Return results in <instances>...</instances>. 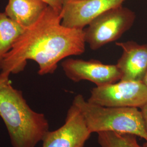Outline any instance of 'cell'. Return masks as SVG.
Wrapping results in <instances>:
<instances>
[{"instance_id": "8fae6325", "label": "cell", "mask_w": 147, "mask_h": 147, "mask_svg": "<svg viewBox=\"0 0 147 147\" xmlns=\"http://www.w3.org/2000/svg\"><path fill=\"white\" fill-rule=\"evenodd\" d=\"M26 28L0 12V65L18 39Z\"/></svg>"}, {"instance_id": "52a82bcc", "label": "cell", "mask_w": 147, "mask_h": 147, "mask_svg": "<svg viewBox=\"0 0 147 147\" xmlns=\"http://www.w3.org/2000/svg\"><path fill=\"white\" fill-rule=\"evenodd\" d=\"M62 67L65 75L75 82L87 80L101 86L121 80V73L116 64H107L93 59L68 58L63 61Z\"/></svg>"}, {"instance_id": "5b68a950", "label": "cell", "mask_w": 147, "mask_h": 147, "mask_svg": "<svg viewBox=\"0 0 147 147\" xmlns=\"http://www.w3.org/2000/svg\"><path fill=\"white\" fill-rule=\"evenodd\" d=\"M87 101L105 107L141 109L147 105V87L143 81L119 80L93 88Z\"/></svg>"}, {"instance_id": "277c9868", "label": "cell", "mask_w": 147, "mask_h": 147, "mask_svg": "<svg viewBox=\"0 0 147 147\" xmlns=\"http://www.w3.org/2000/svg\"><path fill=\"white\" fill-rule=\"evenodd\" d=\"M135 19V13L123 5L109 9L84 30L86 42L92 50H97L121 38L131 28Z\"/></svg>"}, {"instance_id": "6da1fadb", "label": "cell", "mask_w": 147, "mask_h": 147, "mask_svg": "<svg viewBox=\"0 0 147 147\" xmlns=\"http://www.w3.org/2000/svg\"><path fill=\"white\" fill-rule=\"evenodd\" d=\"M61 11L47 5L6 54L0 65L1 73H19L30 59L38 64L40 75L53 74L63 59L84 53V30L64 26Z\"/></svg>"}, {"instance_id": "5bb4252c", "label": "cell", "mask_w": 147, "mask_h": 147, "mask_svg": "<svg viewBox=\"0 0 147 147\" xmlns=\"http://www.w3.org/2000/svg\"><path fill=\"white\" fill-rule=\"evenodd\" d=\"M141 111L142 112V116L144 121V124L147 131V105L142 108L141 109Z\"/></svg>"}, {"instance_id": "e0dca14e", "label": "cell", "mask_w": 147, "mask_h": 147, "mask_svg": "<svg viewBox=\"0 0 147 147\" xmlns=\"http://www.w3.org/2000/svg\"><path fill=\"white\" fill-rule=\"evenodd\" d=\"M143 147H147V141H146V142L143 144Z\"/></svg>"}, {"instance_id": "ba28073f", "label": "cell", "mask_w": 147, "mask_h": 147, "mask_svg": "<svg viewBox=\"0 0 147 147\" xmlns=\"http://www.w3.org/2000/svg\"><path fill=\"white\" fill-rule=\"evenodd\" d=\"M126 0H65L61 9L62 24L70 28L84 30L102 13L123 5Z\"/></svg>"}, {"instance_id": "8992f818", "label": "cell", "mask_w": 147, "mask_h": 147, "mask_svg": "<svg viewBox=\"0 0 147 147\" xmlns=\"http://www.w3.org/2000/svg\"><path fill=\"white\" fill-rule=\"evenodd\" d=\"M91 134L81 112L72 104L64 124L55 131L47 132L42 139V147H84Z\"/></svg>"}, {"instance_id": "9a60e30c", "label": "cell", "mask_w": 147, "mask_h": 147, "mask_svg": "<svg viewBox=\"0 0 147 147\" xmlns=\"http://www.w3.org/2000/svg\"><path fill=\"white\" fill-rule=\"evenodd\" d=\"M9 76L6 75H5V74H0V84L1 83V82H2L4 79H5V78H9Z\"/></svg>"}, {"instance_id": "2e32d148", "label": "cell", "mask_w": 147, "mask_h": 147, "mask_svg": "<svg viewBox=\"0 0 147 147\" xmlns=\"http://www.w3.org/2000/svg\"><path fill=\"white\" fill-rule=\"evenodd\" d=\"M143 82L144 83V84H146L147 87V71L146 73L145 76H144V78L143 79Z\"/></svg>"}, {"instance_id": "3957f363", "label": "cell", "mask_w": 147, "mask_h": 147, "mask_svg": "<svg viewBox=\"0 0 147 147\" xmlns=\"http://www.w3.org/2000/svg\"><path fill=\"white\" fill-rule=\"evenodd\" d=\"M84 118L91 133L116 132L129 134L147 141V131L142 112L136 107H105L95 105L78 94L73 103Z\"/></svg>"}, {"instance_id": "7c38bea8", "label": "cell", "mask_w": 147, "mask_h": 147, "mask_svg": "<svg viewBox=\"0 0 147 147\" xmlns=\"http://www.w3.org/2000/svg\"><path fill=\"white\" fill-rule=\"evenodd\" d=\"M98 141L101 147H143L137 142L135 135L116 132L98 133Z\"/></svg>"}, {"instance_id": "4fadbf2b", "label": "cell", "mask_w": 147, "mask_h": 147, "mask_svg": "<svg viewBox=\"0 0 147 147\" xmlns=\"http://www.w3.org/2000/svg\"><path fill=\"white\" fill-rule=\"evenodd\" d=\"M47 5L53 8L61 11L65 0H43Z\"/></svg>"}, {"instance_id": "30bf717a", "label": "cell", "mask_w": 147, "mask_h": 147, "mask_svg": "<svg viewBox=\"0 0 147 147\" xmlns=\"http://www.w3.org/2000/svg\"><path fill=\"white\" fill-rule=\"evenodd\" d=\"M47 5L43 0H8L5 13L12 20L27 28L37 21Z\"/></svg>"}, {"instance_id": "9c48e42d", "label": "cell", "mask_w": 147, "mask_h": 147, "mask_svg": "<svg viewBox=\"0 0 147 147\" xmlns=\"http://www.w3.org/2000/svg\"><path fill=\"white\" fill-rule=\"evenodd\" d=\"M122 54L116 64L121 80L143 81L147 71V44H139L129 40L116 42Z\"/></svg>"}, {"instance_id": "7a4b0ae2", "label": "cell", "mask_w": 147, "mask_h": 147, "mask_svg": "<svg viewBox=\"0 0 147 147\" xmlns=\"http://www.w3.org/2000/svg\"><path fill=\"white\" fill-rule=\"evenodd\" d=\"M0 117L13 147H35L49 131L44 115L32 110L21 91L11 86L9 78L0 84Z\"/></svg>"}]
</instances>
